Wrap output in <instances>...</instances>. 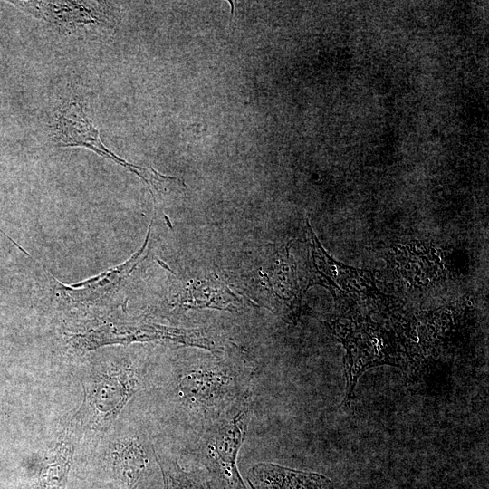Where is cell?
Wrapping results in <instances>:
<instances>
[{"instance_id":"cell-1","label":"cell","mask_w":489,"mask_h":489,"mask_svg":"<svg viewBox=\"0 0 489 489\" xmlns=\"http://www.w3.org/2000/svg\"><path fill=\"white\" fill-rule=\"evenodd\" d=\"M251 414V399L245 394L216 417L200 438L201 461L216 479V489H246L236 459Z\"/></svg>"},{"instance_id":"cell-2","label":"cell","mask_w":489,"mask_h":489,"mask_svg":"<svg viewBox=\"0 0 489 489\" xmlns=\"http://www.w3.org/2000/svg\"><path fill=\"white\" fill-rule=\"evenodd\" d=\"M84 398L72 417L73 431L96 437L110 427L138 387L136 371L127 365L102 368L82 383Z\"/></svg>"},{"instance_id":"cell-3","label":"cell","mask_w":489,"mask_h":489,"mask_svg":"<svg viewBox=\"0 0 489 489\" xmlns=\"http://www.w3.org/2000/svg\"><path fill=\"white\" fill-rule=\"evenodd\" d=\"M235 365L216 360L197 367L180 380L185 403L216 417L244 396V380Z\"/></svg>"},{"instance_id":"cell-4","label":"cell","mask_w":489,"mask_h":489,"mask_svg":"<svg viewBox=\"0 0 489 489\" xmlns=\"http://www.w3.org/2000/svg\"><path fill=\"white\" fill-rule=\"evenodd\" d=\"M19 8L52 22L75 28L89 24L104 25L106 20L101 3L95 2H21L12 1Z\"/></svg>"},{"instance_id":"cell-5","label":"cell","mask_w":489,"mask_h":489,"mask_svg":"<svg viewBox=\"0 0 489 489\" xmlns=\"http://www.w3.org/2000/svg\"><path fill=\"white\" fill-rule=\"evenodd\" d=\"M247 480L253 489H333L331 480L321 475L270 463L254 465Z\"/></svg>"},{"instance_id":"cell-6","label":"cell","mask_w":489,"mask_h":489,"mask_svg":"<svg viewBox=\"0 0 489 489\" xmlns=\"http://www.w3.org/2000/svg\"><path fill=\"white\" fill-rule=\"evenodd\" d=\"M238 300L221 283L217 281H201L194 283L185 290L177 305L181 309L215 308L233 310Z\"/></svg>"},{"instance_id":"cell-7","label":"cell","mask_w":489,"mask_h":489,"mask_svg":"<svg viewBox=\"0 0 489 489\" xmlns=\"http://www.w3.org/2000/svg\"><path fill=\"white\" fill-rule=\"evenodd\" d=\"M73 436L71 426H67L46 458L40 475L42 488L57 489L63 485L74 450Z\"/></svg>"},{"instance_id":"cell-8","label":"cell","mask_w":489,"mask_h":489,"mask_svg":"<svg viewBox=\"0 0 489 489\" xmlns=\"http://www.w3.org/2000/svg\"><path fill=\"white\" fill-rule=\"evenodd\" d=\"M115 465L129 489H135L146 460L140 446L133 440L120 443L115 452Z\"/></svg>"},{"instance_id":"cell-9","label":"cell","mask_w":489,"mask_h":489,"mask_svg":"<svg viewBox=\"0 0 489 489\" xmlns=\"http://www.w3.org/2000/svg\"><path fill=\"white\" fill-rule=\"evenodd\" d=\"M154 453L163 474L165 489H213L208 481L193 472L184 471L176 460L156 450Z\"/></svg>"}]
</instances>
